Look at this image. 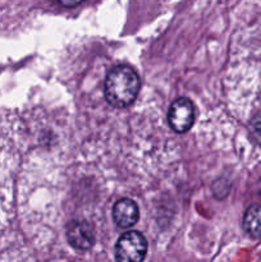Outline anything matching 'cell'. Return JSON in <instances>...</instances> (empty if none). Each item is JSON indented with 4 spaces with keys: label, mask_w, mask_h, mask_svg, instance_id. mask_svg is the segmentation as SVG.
<instances>
[{
    "label": "cell",
    "mask_w": 261,
    "mask_h": 262,
    "mask_svg": "<svg viewBox=\"0 0 261 262\" xmlns=\"http://www.w3.org/2000/svg\"><path fill=\"white\" fill-rule=\"evenodd\" d=\"M140 86V77L135 69L128 66H117L105 78V99L112 106L123 109L135 101Z\"/></svg>",
    "instance_id": "6da1fadb"
},
{
    "label": "cell",
    "mask_w": 261,
    "mask_h": 262,
    "mask_svg": "<svg viewBox=\"0 0 261 262\" xmlns=\"http://www.w3.org/2000/svg\"><path fill=\"white\" fill-rule=\"evenodd\" d=\"M115 258L123 262H140L146 257L147 242L138 232H127L118 239L115 245Z\"/></svg>",
    "instance_id": "7a4b0ae2"
},
{
    "label": "cell",
    "mask_w": 261,
    "mask_h": 262,
    "mask_svg": "<svg viewBox=\"0 0 261 262\" xmlns=\"http://www.w3.org/2000/svg\"><path fill=\"white\" fill-rule=\"evenodd\" d=\"M194 122V107L188 99H178L171 104L168 113V123L177 133L191 129Z\"/></svg>",
    "instance_id": "3957f363"
},
{
    "label": "cell",
    "mask_w": 261,
    "mask_h": 262,
    "mask_svg": "<svg viewBox=\"0 0 261 262\" xmlns=\"http://www.w3.org/2000/svg\"><path fill=\"white\" fill-rule=\"evenodd\" d=\"M67 239L74 250L89 251L95 245L94 229L84 220H73L67 228Z\"/></svg>",
    "instance_id": "277c9868"
},
{
    "label": "cell",
    "mask_w": 261,
    "mask_h": 262,
    "mask_svg": "<svg viewBox=\"0 0 261 262\" xmlns=\"http://www.w3.org/2000/svg\"><path fill=\"white\" fill-rule=\"evenodd\" d=\"M113 220L119 228H130L140 219L137 204L129 199H122L115 202L113 207Z\"/></svg>",
    "instance_id": "5b68a950"
},
{
    "label": "cell",
    "mask_w": 261,
    "mask_h": 262,
    "mask_svg": "<svg viewBox=\"0 0 261 262\" xmlns=\"http://www.w3.org/2000/svg\"><path fill=\"white\" fill-rule=\"evenodd\" d=\"M243 229L250 237L261 239V205H251L243 216Z\"/></svg>",
    "instance_id": "8992f818"
},
{
    "label": "cell",
    "mask_w": 261,
    "mask_h": 262,
    "mask_svg": "<svg viewBox=\"0 0 261 262\" xmlns=\"http://www.w3.org/2000/svg\"><path fill=\"white\" fill-rule=\"evenodd\" d=\"M250 135L252 140L255 141L257 145L261 146V115L256 117L252 122L250 123Z\"/></svg>",
    "instance_id": "52a82bcc"
},
{
    "label": "cell",
    "mask_w": 261,
    "mask_h": 262,
    "mask_svg": "<svg viewBox=\"0 0 261 262\" xmlns=\"http://www.w3.org/2000/svg\"><path fill=\"white\" fill-rule=\"evenodd\" d=\"M53 2L58 3V4L63 5V7H74V5H78L83 0H53Z\"/></svg>",
    "instance_id": "ba28073f"
}]
</instances>
